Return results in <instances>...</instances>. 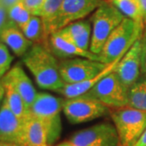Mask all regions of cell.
Returning a JSON list of instances; mask_svg holds the SVG:
<instances>
[{
  "label": "cell",
  "mask_w": 146,
  "mask_h": 146,
  "mask_svg": "<svg viewBox=\"0 0 146 146\" xmlns=\"http://www.w3.org/2000/svg\"><path fill=\"white\" fill-rule=\"evenodd\" d=\"M140 5H141L143 16H144V20L146 18V0H138Z\"/></svg>",
  "instance_id": "4dcf8cb0"
},
{
  "label": "cell",
  "mask_w": 146,
  "mask_h": 146,
  "mask_svg": "<svg viewBox=\"0 0 146 146\" xmlns=\"http://www.w3.org/2000/svg\"><path fill=\"white\" fill-rule=\"evenodd\" d=\"M76 46L86 51H90L92 36V25L89 20L73 22L62 29Z\"/></svg>",
  "instance_id": "e0dca14e"
},
{
  "label": "cell",
  "mask_w": 146,
  "mask_h": 146,
  "mask_svg": "<svg viewBox=\"0 0 146 146\" xmlns=\"http://www.w3.org/2000/svg\"><path fill=\"white\" fill-rule=\"evenodd\" d=\"M124 18L123 14L110 2H104L103 4L97 8L91 18L90 51L95 54H99L111 33L119 25Z\"/></svg>",
  "instance_id": "277c9868"
},
{
  "label": "cell",
  "mask_w": 146,
  "mask_h": 146,
  "mask_svg": "<svg viewBox=\"0 0 146 146\" xmlns=\"http://www.w3.org/2000/svg\"><path fill=\"white\" fill-rule=\"evenodd\" d=\"M73 146H119L114 124L104 122L73 133L69 139Z\"/></svg>",
  "instance_id": "30bf717a"
},
{
  "label": "cell",
  "mask_w": 146,
  "mask_h": 146,
  "mask_svg": "<svg viewBox=\"0 0 146 146\" xmlns=\"http://www.w3.org/2000/svg\"><path fill=\"white\" fill-rule=\"evenodd\" d=\"M121 58H119L115 62L110 63L102 72H100L98 75H97L93 78L89 79L87 80H84L82 82H79V83L71 84H65V85L63 88L58 90L56 93L62 95L66 98H76V97H79V96L85 94L92 88H94L100 80H102L107 75H109L110 73L114 72Z\"/></svg>",
  "instance_id": "2e32d148"
},
{
  "label": "cell",
  "mask_w": 146,
  "mask_h": 146,
  "mask_svg": "<svg viewBox=\"0 0 146 146\" xmlns=\"http://www.w3.org/2000/svg\"><path fill=\"white\" fill-rule=\"evenodd\" d=\"M0 40L15 54V55L21 58L23 57L33 45V43L25 36L20 28L11 21L0 30Z\"/></svg>",
  "instance_id": "9a60e30c"
},
{
  "label": "cell",
  "mask_w": 146,
  "mask_h": 146,
  "mask_svg": "<svg viewBox=\"0 0 146 146\" xmlns=\"http://www.w3.org/2000/svg\"><path fill=\"white\" fill-rule=\"evenodd\" d=\"M7 15L10 21L19 27L20 29L26 25L33 16L21 0L7 8Z\"/></svg>",
  "instance_id": "603a6c76"
},
{
  "label": "cell",
  "mask_w": 146,
  "mask_h": 146,
  "mask_svg": "<svg viewBox=\"0 0 146 146\" xmlns=\"http://www.w3.org/2000/svg\"><path fill=\"white\" fill-rule=\"evenodd\" d=\"M142 45L141 36L120 59L114 71L120 82L127 89L141 77Z\"/></svg>",
  "instance_id": "8fae6325"
},
{
  "label": "cell",
  "mask_w": 146,
  "mask_h": 146,
  "mask_svg": "<svg viewBox=\"0 0 146 146\" xmlns=\"http://www.w3.org/2000/svg\"><path fill=\"white\" fill-rule=\"evenodd\" d=\"M2 80L10 83L16 89V91L23 98L29 110L34 100L36 99L37 93L32 80L27 76L21 64L16 63L13 67H11Z\"/></svg>",
  "instance_id": "5bb4252c"
},
{
  "label": "cell",
  "mask_w": 146,
  "mask_h": 146,
  "mask_svg": "<svg viewBox=\"0 0 146 146\" xmlns=\"http://www.w3.org/2000/svg\"><path fill=\"white\" fill-rule=\"evenodd\" d=\"M144 24L125 17L108 37L100 53V62L110 64L123 58L135 42L143 36Z\"/></svg>",
  "instance_id": "7a4b0ae2"
},
{
  "label": "cell",
  "mask_w": 146,
  "mask_h": 146,
  "mask_svg": "<svg viewBox=\"0 0 146 146\" xmlns=\"http://www.w3.org/2000/svg\"><path fill=\"white\" fill-rule=\"evenodd\" d=\"M119 146H133L146 129V111L125 106L110 111Z\"/></svg>",
  "instance_id": "5b68a950"
},
{
  "label": "cell",
  "mask_w": 146,
  "mask_h": 146,
  "mask_svg": "<svg viewBox=\"0 0 146 146\" xmlns=\"http://www.w3.org/2000/svg\"><path fill=\"white\" fill-rule=\"evenodd\" d=\"M0 141L25 146V123L11 111L5 98L0 106Z\"/></svg>",
  "instance_id": "7c38bea8"
},
{
  "label": "cell",
  "mask_w": 146,
  "mask_h": 146,
  "mask_svg": "<svg viewBox=\"0 0 146 146\" xmlns=\"http://www.w3.org/2000/svg\"><path fill=\"white\" fill-rule=\"evenodd\" d=\"M55 146H73L69 141H63L62 143H60V144H58L57 145Z\"/></svg>",
  "instance_id": "836d02e7"
},
{
  "label": "cell",
  "mask_w": 146,
  "mask_h": 146,
  "mask_svg": "<svg viewBox=\"0 0 146 146\" xmlns=\"http://www.w3.org/2000/svg\"><path fill=\"white\" fill-rule=\"evenodd\" d=\"M109 64L86 58H69L59 59V71L66 84L87 80L102 72Z\"/></svg>",
  "instance_id": "9c48e42d"
},
{
  "label": "cell",
  "mask_w": 146,
  "mask_h": 146,
  "mask_svg": "<svg viewBox=\"0 0 146 146\" xmlns=\"http://www.w3.org/2000/svg\"><path fill=\"white\" fill-rule=\"evenodd\" d=\"M63 112L72 124H80L101 118L107 115L110 110L98 100L84 94L64 99Z\"/></svg>",
  "instance_id": "8992f818"
},
{
  "label": "cell",
  "mask_w": 146,
  "mask_h": 146,
  "mask_svg": "<svg viewBox=\"0 0 146 146\" xmlns=\"http://www.w3.org/2000/svg\"><path fill=\"white\" fill-rule=\"evenodd\" d=\"M12 61L13 56L9 48L0 40V80L10 70Z\"/></svg>",
  "instance_id": "d4e9b609"
},
{
  "label": "cell",
  "mask_w": 146,
  "mask_h": 146,
  "mask_svg": "<svg viewBox=\"0 0 146 146\" xmlns=\"http://www.w3.org/2000/svg\"><path fill=\"white\" fill-rule=\"evenodd\" d=\"M127 90L112 72L85 94L98 100L108 108L118 109L127 106Z\"/></svg>",
  "instance_id": "ba28073f"
},
{
  "label": "cell",
  "mask_w": 146,
  "mask_h": 146,
  "mask_svg": "<svg viewBox=\"0 0 146 146\" xmlns=\"http://www.w3.org/2000/svg\"><path fill=\"white\" fill-rule=\"evenodd\" d=\"M18 1H20V0H0V2L5 6L7 9L11 5H13L14 3H16V2H18Z\"/></svg>",
  "instance_id": "1f68e13d"
},
{
  "label": "cell",
  "mask_w": 146,
  "mask_h": 146,
  "mask_svg": "<svg viewBox=\"0 0 146 146\" xmlns=\"http://www.w3.org/2000/svg\"><path fill=\"white\" fill-rule=\"evenodd\" d=\"M7 16H8V15H7V7L0 2V30L3 28H4L7 25V24L10 21H7Z\"/></svg>",
  "instance_id": "4316f807"
},
{
  "label": "cell",
  "mask_w": 146,
  "mask_h": 146,
  "mask_svg": "<svg viewBox=\"0 0 146 146\" xmlns=\"http://www.w3.org/2000/svg\"><path fill=\"white\" fill-rule=\"evenodd\" d=\"M22 62L42 89L57 92L65 85L59 71V60L44 44H33Z\"/></svg>",
  "instance_id": "6da1fadb"
},
{
  "label": "cell",
  "mask_w": 146,
  "mask_h": 146,
  "mask_svg": "<svg viewBox=\"0 0 146 146\" xmlns=\"http://www.w3.org/2000/svg\"><path fill=\"white\" fill-rule=\"evenodd\" d=\"M133 146H146V129L141 135L140 139Z\"/></svg>",
  "instance_id": "f1b7e54d"
},
{
  "label": "cell",
  "mask_w": 146,
  "mask_h": 146,
  "mask_svg": "<svg viewBox=\"0 0 146 146\" xmlns=\"http://www.w3.org/2000/svg\"><path fill=\"white\" fill-rule=\"evenodd\" d=\"M4 88H5V97L4 98L7 101L11 111L20 119L25 121L29 113V110L25 102L21 96L16 89L8 82L3 81L2 80Z\"/></svg>",
  "instance_id": "d6986e66"
},
{
  "label": "cell",
  "mask_w": 146,
  "mask_h": 146,
  "mask_svg": "<svg viewBox=\"0 0 146 146\" xmlns=\"http://www.w3.org/2000/svg\"><path fill=\"white\" fill-rule=\"evenodd\" d=\"M4 97H5V88H4V85H3V83L1 79L0 80V106L4 99Z\"/></svg>",
  "instance_id": "f546056e"
},
{
  "label": "cell",
  "mask_w": 146,
  "mask_h": 146,
  "mask_svg": "<svg viewBox=\"0 0 146 146\" xmlns=\"http://www.w3.org/2000/svg\"><path fill=\"white\" fill-rule=\"evenodd\" d=\"M21 30L33 44H44L47 46L48 40L46 36L43 21L40 16H32L30 21Z\"/></svg>",
  "instance_id": "44dd1931"
},
{
  "label": "cell",
  "mask_w": 146,
  "mask_h": 146,
  "mask_svg": "<svg viewBox=\"0 0 146 146\" xmlns=\"http://www.w3.org/2000/svg\"><path fill=\"white\" fill-rule=\"evenodd\" d=\"M0 146H21L13 143H9V142H4V141H0Z\"/></svg>",
  "instance_id": "d6a6232c"
},
{
  "label": "cell",
  "mask_w": 146,
  "mask_h": 146,
  "mask_svg": "<svg viewBox=\"0 0 146 146\" xmlns=\"http://www.w3.org/2000/svg\"><path fill=\"white\" fill-rule=\"evenodd\" d=\"M103 0H63L49 29L50 35L73 22L84 20L104 3Z\"/></svg>",
  "instance_id": "52a82bcc"
},
{
  "label": "cell",
  "mask_w": 146,
  "mask_h": 146,
  "mask_svg": "<svg viewBox=\"0 0 146 146\" xmlns=\"http://www.w3.org/2000/svg\"><path fill=\"white\" fill-rule=\"evenodd\" d=\"M127 106L146 111V78L142 76L127 90Z\"/></svg>",
  "instance_id": "ffe728a7"
},
{
  "label": "cell",
  "mask_w": 146,
  "mask_h": 146,
  "mask_svg": "<svg viewBox=\"0 0 146 146\" xmlns=\"http://www.w3.org/2000/svg\"><path fill=\"white\" fill-rule=\"evenodd\" d=\"M24 123L25 146H50L43 123L30 111Z\"/></svg>",
  "instance_id": "ac0fdd59"
},
{
  "label": "cell",
  "mask_w": 146,
  "mask_h": 146,
  "mask_svg": "<svg viewBox=\"0 0 146 146\" xmlns=\"http://www.w3.org/2000/svg\"><path fill=\"white\" fill-rule=\"evenodd\" d=\"M64 99L48 93H37L29 111L40 120L47 133L48 144L51 146L58 140L62 131L61 111Z\"/></svg>",
  "instance_id": "3957f363"
},
{
  "label": "cell",
  "mask_w": 146,
  "mask_h": 146,
  "mask_svg": "<svg viewBox=\"0 0 146 146\" xmlns=\"http://www.w3.org/2000/svg\"><path fill=\"white\" fill-rule=\"evenodd\" d=\"M123 14L137 23L144 24V16L138 0H110Z\"/></svg>",
  "instance_id": "7402d4cb"
},
{
  "label": "cell",
  "mask_w": 146,
  "mask_h": 146,
  "mask_svg": "<svg viewBox=\"0 0 146 146\" xmlns=\"http://www.w3.org/2000/svg\"><path fill=\"white\" fill-rule=\"evenodd\" d=\"M47 46L58 59L80 57L100 61L98 54H95L91 51H86L80 49L71 40L63 29L54 32L50 35L47 42Z\"/></svg>",
  "instance_id": "4fadbf2b"
},
{
  "label": "cell",
  "mask_w": 146,
  "mask_h": 146,
  "mask_svg": "<svg viewBox=\"0 0 146 146\" xmlns=\"http://www.w3.org/2000/svg\"><path fill=\"white\" fill-rule=\"evenodd\" d=\"M63 0H46L45 4L42 7V11L40 13V17L43 21V25L45 28V33L47 40L49 38V29L50 26L57 15L58 11L63 3Z\"/></svg>",
  "instance_id": "cb8c5ba5"
},
{
  "label": "cell",
  "mask_w": 146,
  "mask_h": 146,
  "mask_svg": "<svg viewBox=\"0 0 146 146\" xmlns=\"http://www.w3.org/2000/svg\"><path fill=\"white\" fill-rule=\"evenodd\" d=\"M142 52H141V73L143 75V76H145L146 78V42L143 39L142 37Z\"/></svg>",
  "instance_id": "83f0119b"
},
{
  "label": "cell",
  "mask_w": 146,
  "mask_h": 146,
  "mask_svg": "<svg viewBox=\"0 0 146 146\" xmlns=\"http://www.w3.org/2000/svg\"><path fill=\"white\" fill-rule=\"evenodd\" d=\"M33 16H40L46 0H21Z\"/></svg>",
  "instance_id": "484cf974"
},
{
  "label": "cell",
  "mask_w": 146,
  "mask_h": 146,
  "mask_svg": "<svg viewBox=\"0 0 146 146\" xmlns=\"http://www.w3.org/2000/svg\"><path fill=\"white\" fill-rule=\"evenodd\" d=\"M144 36H142L143 39L146 42V18L144 20Z\"/></svg>",
  "instance_id": "e575fe53"
}]
</instances>
